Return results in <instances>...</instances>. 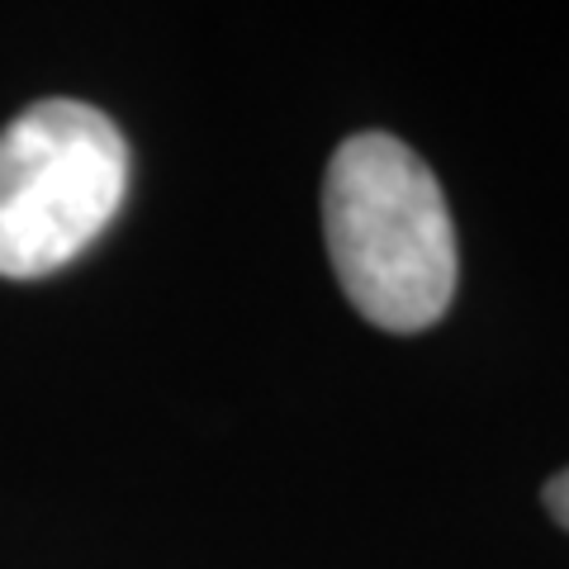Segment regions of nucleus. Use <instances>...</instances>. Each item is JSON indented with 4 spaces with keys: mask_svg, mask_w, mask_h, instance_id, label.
Segmentation results:
<instances>
[{
    "mask_svg": "<svg viewBox=\"0 0 569 569\" xmlns=\"http://www.w3.org/2000/svg\"><path fill=\"white\" fill-rule=\"evenodd\" d=\"M129 194V142L81 100H39L0 133V276L43 280L77 261Z\"/></svg>",
    "mask_w": 569,
    "mask_h": 569,
    "instance_id": "obj_2",
    "label": "nucleus"
},
{
    "mask_svg": "<svg viewBox=\"0 0 569 569\" xmlns=\"http://www.w3.org/2000/svg\"><path fill=\"white\" fill-rule=\"evenodd\" d=\"M546 508H550V518H556L560 527H569V470L546 485Z\"/></svg>",
    "mask_w": 569,
    "mask_h": 569,
    "instance_id": "obj_3",
    "label": "nucleus"
},
{
    "mask_svg": "<svg viewBox=\"0 0 569 569\" xmlns=\"http://www.w3.org/2000/svg\"><path fill=\"white\" fill-rule=\"evenodd\" d=\"M323 233L342 295L385 332H422L456 295V228L408 142L356 133L323 181Z\"/></svg>",
    "mask_w": 569,
    "mask_h": 569,
    "instance_id": "obj_1",
    "label": "nucleus"
}]
</instances>
